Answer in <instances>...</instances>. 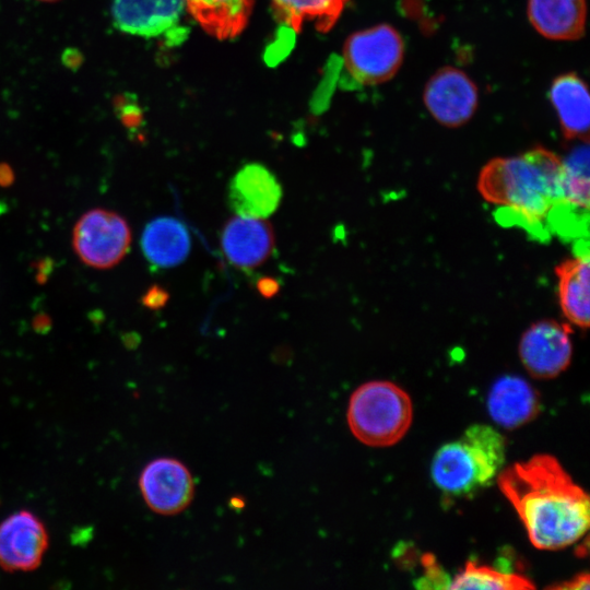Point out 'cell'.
Here are the masks:
<instances>
[{
  "label": "cell",
  "mask_w": 590,
  "mask_h": 590,
  "mask_svg": "<svg viewBox=\"0 0 590 590\" xmlns=\"http://www.w3.org/2000/svg\"><path fill=\"white\" fill-rule=\"evenodd\" d=\"M49 545L45 523L33 511L16 510L0 521V567L10 573L36 569Z\"/></svg>",
  "instance_id": "cell-9"
},
{
  "label": "cell",
  "mask_w": 590,
  "mask_h": 590,
  "mask_svg": "<svg viewBox=\"0 0 590 590\" xmlns=\"http://www.w3.org/2000/svg\"><path fill=\"white\" fill-rule=\"evenodd\" d=\"M558 303L564 317L574 326L589 327V255L579 253L564 259L555 267Z\"/></svg>",
  "instance_id": "cell-17"
},
{
  "label": "cell",
  "mask_w": 590,
  "mask_h": 590,
  "mask_svg": "<svg viewBox=\"0 0 590 590\" xmlns=\"http://www.w3.org/2000/svg\"><path fill=\"white\" fill-rule=\"evenodd\" d=\"M221 244L226 259L236 268L252 270L263 264L274 249V234L264 219L234 216L225 224Z\"/></svg>",
  "instance_id": "cell-12"
},
{
  "label": "cell",
  "mask_w": 590,
  "mask_h": 590,
  "mask_svg": "<svg viewBox=\"0 0 590 590\" xmlns=\"http://www.w3.org/2000/svg\"><path fill=\"white\" fill-rule=\"evenodd\" d=\"M138 485L145 505L162 516L182 512L194 497V480L190 470L172 457L149 461L140 472Z\"/></svg>",
  "instance_id": "cell-7"
},
{
  "label": "cell",
  "mask_w": 590,
  "mask_h": 590,
  "mask_svg": "<svg viewBox=\"0 0 590 590\" xmlns=\"http://www.w3.org/2000/svg\"><path fill=\"white\" fill-rule=\"evenodd\" d=\"M562 158L543 146L488 161L477 177V191L488 203L508 213L511 223L544 233L546 223L564 222L570 214L563 193Z\"/></svg>",
  "instance_id": "cell-2"
},
{
  "label": "cell",
  "mask_w": 590,
  "mask_h": 590,
  "mask_svg": "<svg viewBox=\"0 0 590 590\" xmlns=\"http://www.w3.org/2000/svg\"><path fill=\"white\" fill-rule=\"evenodd\" d=\"M477 88L461 70L444 67L435 72L424 88V104L442 126L456 128L470 120L477 107Z\"/></svg>",
  "instance_id": "cell-10"
},
{
  "label": "cell",
  "mask_w": 590,
  "mask_h": 590,
  "mask_svg": "<svg viewBox=\"0 0 590 590\" xmlns=\"http://www.w3.org/2000/svg\"><path fill=\"white\" fill-rule=\"evenodd\" d=\"M185 0H113L111 19L121 32L157 37L169 33L180 21Z\"/></svg>",
  "instance_id": "cell-13"
},
{
  "label": "cell",
  "mask_w": 590,
  "mask_h": 590,
  "mask_svg": "<svg viewBox=\"0 0 590 590\" xmlns=\"http://www.w3.org/2000/svg\"><path fill=\"white\" fill-rule=\"evenodd\" d=\"M487 411L495 423L515 429L536 417L540 399L527 380L507 375L493 384L487 397Z\"/></svg>",
  "instance_id": "cell-14"
},
{
  "label": "cell",
  "mask_w": 590,
  "mask_h": 590,
  "mask_svg": "<svg viewBox=\"0 0 590 590\" xmlns=\"http://www.w3.org/2000/svg\"><path fill=\"white\" fill-rule=\"evenodd\" d=\"M413 418L410 396L387 380H371L350 397L346 421L353 436L369 447H389L400 441Z\"/></svg>",
  "instance_id": "cell-4"
},
{
  "label": "cell",
  "mask_w": 590,
  "mask_h": 590,
  "mask_svg": "<svg viewBox=\"0 0 590 590\" xmlns=\"http://www.w3.org/2000/svg\"><path fill=\"white\" fill-rule=\"evenodd\" d=\"M505 459V438L492 426L473 424L436 451L432 479L444 493L468 497L497 477Z\"/></svg>",
  "instance_id": "cell-3"
},
{
  "label": "cell",
  "mask_w": 590,
  "mask_h": 590,
  "mask_svg": "<svg viewBox=\"0 0 590 590\" xmlns=\"http://www.w3.org/2000/svg\"><path fill=\"white\" fill-rule=\"evenodd\" d=\"M534 588L532 581L522 575L500 571L472 562H468L448 586V589L523 590Z\"/></svg>",
  "instance_id": "cell-22"
},
{
  "label": "cell",
  "mask_w": 590,
  "mask_h": 590,
  "mask_svg": "<svg viewBox=\"0 0 590 590\" xmlns=\"http://www.w3.org/2000/svg\"><path fill=\"white\" fill-rule=\"evenodd\" d=\"M403 56V39L388 24L352 34L343 49L344 67L361 85H375L390 80L401 67Z\"/></svg>",
  "instance_id": "cell-5"
},
{
  "label": "cell",
  "mask_w": 590,
  "mask_h": 590,
  "mask_svg": "<svg viewBox=\"0 0 590 590\" xmlns=\"http://www.w3.org/2000/svg\"><path fill=\"white\" fill-rule=\"evenodd\" d=\"M141 249L146 260L158 268L180 264L190 251V235L179 220L169 216L154 219L143 229Z\"/></svg>",
  "instance_id": "cell-18"
},
{
  "label": "cell",
  "mask_w": 590,
  "mask_h": 590,
  "mask_svg": "<svg viewBox=\"0 0 590 590\" xmlns=\"http://www.w3.org/2000/svg\"><path fill=\"white\" fill-rule=\"evenodd\" d=\"M257 287L262 296L270 298L279 292L280 284L275 279L262 278L257 283Z\"/></svg>",
  "instance_id": "cell-25"
},
{
  "label": "cell",
  "mask_w": 590,
  "mask_h": 590,
  "mask_svg": "<svg viewBox=\"0 0 590 590\" xmlns=\"http://www.w3.org/2000/svg\"><path fill=\"white\" fill-rule=\"evenodd\" d=\"M131 244V229L123 216L95 208L83 213L72 231V246L85 266L106 270L117 266Z\"/></svg>",
  "instance_id": "cell-6"
},
{
  "label": "cell",
  "mask_w": 590,
  "mask_h": 590,
  "mask_svg": "<svg viewBox=\"0 0 590 590\" xmlns=\"http://www.w3.org/2000/svg\"><path fill=\"white\" fill-rule=\"evenodd\" d=\"M12 172L10 168H8L5 165L0 166V184L1 185H8L12 181Z\"/></svg>",
  "instance_id": "cell-26"
},
{
  "label": "cell",
  "mask_w": 590,
  "mask_h": 590,
  "mask_svg": "<svg viewBox=\"0 0 590 590\" xmlns=\"http://www.w3.org/2000/svg\"><path fill=\"white\" fill-rule=\"evenodd\" d=\"M40 1H44V2H54V1H57V0H40Z\"/></svg>",
  "instance_id": "cell-27"
},
{
  "label": "cell",
  "mask_w": 590,
  "mask_h": 590,
  "mask_svg": "<svg viewBox=\"0 0 590 590\" xmlns=\"http://www.w3.org/2000/svg\"><path fill=\"white\" fill-rule=\"evenodd\" d=\"M168 293L160 286H152L143 296V304L151 309H158L163 307L168 300Z\"/></svg>",
  "instance_id": "cell-23"
},
{
  "label": "cell",
  "mask_w": 590,
  "mask_h": 590,
  "mask_svg": "<svg viewBox=\"0 0 590 590\" xmlns=\"http://www.w3.org/2000/svg\"><path fill=\"white\" fill-rule=\"evenodd\" d=\"M571 332L567 322L542 319L522 333L519 357L533 378L552 379L569 366L573 356Z\"/></svg>",
  "instance_id": "cell-8"
},
{
  "label": "cell",
  "mask_w": 590,
  "mask_h": 590,
  "mask_svg": "<svg viewBox=\"0 0 590 590\" xmlns=\"http://www.w3.org/2000/svg\"><path fill=\"white\" fill-rule=\"evenodd\" d=\"M548 588L558 589V590L589 589V574L588 573L579 574L567 581H564L559 585L551 586Z\"/></svg>",
  "instance_id": "cell-24"
},
{
  "label": "cell",
  "mask_w": 590,
  "mask_h": 590,
  "mask_svg": "<svg viewBox=\"0 0 590 590\" xmlns=\"http://www.w3.org/2000/svg\"><path fill=\"white\" fill-rule=\"evenodd\" d=\"M185 5L206 33L227 39L246 27L253 0H185Z\"/></svg>",
  "instance_id": "cell-19"
},
{
  "label": "cell",
  "mask_w": 590,
  "mask_h": 590,
  "mask_svg": "<svg viewBox=\"0 0 590 590\" xmlns=\"http://www.w3.org/2000/svg\"><path fill=\"white\" fill-rule=\"evenodd\" d=\"M227 199L235 214L267 219L280 205L282 187L274 174L266 166L248 163L231 179Z\"/></svg>",
  "instance_id": "cell-11"
},
{
  "label": "cell",
  "mask_w": 590,
  "mask_h": 590,
  "mask_svg": "<svg viewBox=\"0 0 590 590\" xmlns=\"http://www.w3.org/2000/svg\"><path fill=\"white\" fill-rule=\"evenodd\" d=\"M563 164L564 201L573 212L588 211L589 208V145L583 142L575 146Z\"/></svg>",
  "instance_id": "cell-21"
},
{
  "label": "cell",
  "mask_w": 590,
  "mask_h": 590,
  "mask_svg": "<svg viewBox=\"0 0 590 590\" xmlns=\"http://www.w3.org/2000/svg\"><path fill=\"white\" fill-rule=\"evenodd\" d=\"M497 484L539 550L567 547L589 529V496L559 461L539 453L502 470Z\"/></svg>",
  "instance_id": "cell-1"
},
{
  "label": "cell",
  "mask_w": 590,
  "mask_h": 590,
  "mask_svg": "<svg viewBox=\"0 0 590 590\" xmlns=\"http://www.w3.org/2000/svg\"><path fill=\"white\" fill-rule=\"evenodd\" d=\"M548 96L564 138L589 142L590 97L586 83L575 73L562 74L553 81Z\"/></svg>",
  "instance_id": "cell-15"
},
{
  "label": "cell",
  "mask_w": 590,
  "mask_h": 590,
  "mask_svg": "<svg viewBox=\"0 0 590 590\" xmlns=\"http://www.w3.org/2000/svg\"><path fill=\"white\" fill-rule=\"evenodd\" d=\"M349 0H272L278 19L293 32L312 23L319 32H328L340 17Z\"/></svg>",
  "instance_id": "cell-20"
},
{
  "label": "cell",
  "mask_w": 590,
  "mask_h": 590,
  "mask_svg": "<svg viewBox=\"0 0 590 590\" xmlns=\"http://www.w3.org/2000/svg\"><path fill=\"white\" fill-rule=\"evenodd\" d=\"M528 16L535 31L548 39H579L586 27V0H529Z\"/></svg>",
  "instance_id": "cell-16"
}]
</instances>
